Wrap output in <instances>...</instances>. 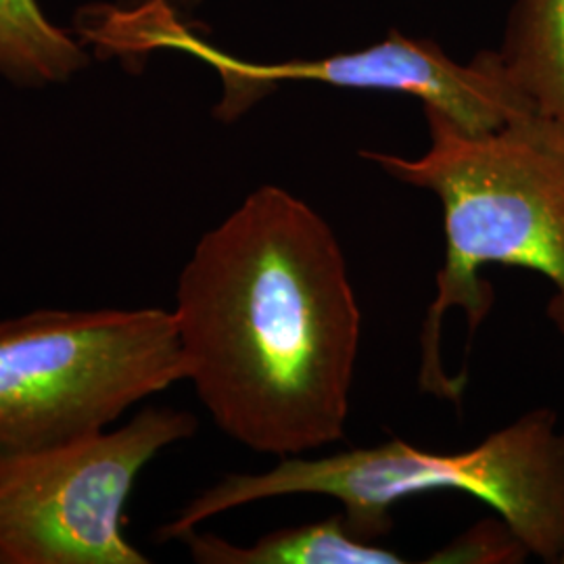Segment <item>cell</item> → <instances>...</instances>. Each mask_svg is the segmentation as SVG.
I'll return each instance as SVG.
<instances>
[{
	"label": "cell",
	"mask_w": 564,
	"mask_h": 564,
	"mask_svg": "<svg viewBox=\"0 0 564 564\" xmlns=\"http://www.w3.org/2000/svg\"><path fill=\"white\" fill-rule=\"evenodd\" d=\"M172 312L186 381L230 440L279 460L343 440L362 316L312 205L253 191L199 239Z\"/></svg>",
	"instance_id": "cell-1"
},
{
	"label": "cell",
	"mask_w": 564,
	"mask_h": 564,
	"mask_svg": "<svg viewBox=\"0 0 564 564\" xmlns=\"http://www.w3.org/2000/svg\"><path fill=\"white\" fill-rule=\"evenodd\" d=\"M431 144L421 158L360 151L395 181L433 193L444 209L445 263L423 330L421 384L458 402L463 384L440 358L442 318L464 307L470 337L491 310L484 265H517L552 284L547 318L564 337V130L527 113L491 132L473 134L433 107H423Z\"/></svg>",
	"instance_id": "cell-2"
},
{
	"label": "cell",
	"mask_w": 564,
	"mask_h": 564,
	"mask_svg": "<svg viewBox=\"0 0 564 564\" xmlns=\"http://www.w3.org/2000/svg\"><path fill=\"white\" fill-rule=\"evenodd\" d=\"M460 491L496 510L531 556L561 564L564 556V429L552 408H535L464 452H426L402 440L356 447L323 458H281L265 473H232L209 487L160 531L178 540L207 519L282 496H328L343 506L347 529L379 542L402 500Z\"/></svg>",
	"instance_id": "cell-3"
},
{
	"label": "cell",
	"mask_w": 564,
	"mask_h": 564,
	"mask_svg": "<svg viewBox=\"0 0 564 564\" xmlns=\"http://www.w3.org/2000/svg\"><path fill=\"white\" fill-rule=\"evenodd\" d=\"M181 381L170 310H36L2 321L0 458L105 431Z\"/></svg>",
	"instance_id": "cell-4"
},
{
	"label": "cell",
	"mask_w": 564,
	"mask_h": 564,
	"mask_svg": "<svg viewBox=\"0 0 564 564\" xmlns=\"http://www.w3.org/2000/svg\"><path fill=\"white\" fill-rule=\"evenodd\" d=\"M197 419L144 408L130 423L0 458V564H147L123 535L142 468Z\"/></svg>",
	"instance_id": "cell-5"
},
{
	"label": "cell",
	"mask_w": 564,
	"mask_h": 564,
	"mask_svg": "<svg viewBox=\"0 0 564 564\" xmlns=\"http://www.w3.org/2000/svg\"><path fill=\"white\" fill-rule=\"evenodd\" d=\"M174 44L199 53L223 74L226 93L218 113L224 120L237 118L281 82H321L337 88L412 95L423 107L442 111L473 134L491 132L535 113L506 76L498 51H484L473 63L463 65L449 59L435 41L391 32L384 41L362 51L260 65L226 57L191 39H178Z\"/></svg>",
	"instance_id": "cell-6"
},
{
	"label": "cell",
	"mask_w": 564,
	"mask_h": 564,
	"mask_svg": "<svg viewBox=\"0 0 564 564\" xmlns=\"http://www.w3.org/2000/svg\"><path fill=\"white\" fill-rule=\"evenodd\" d=\"M178 542L199 564H402L405 558L381 545L358 540L343 514L318 523L286 527L253 545H235L214 533L191 529Z\"/></svg>",
	"instance_id": "cell-7"
},
{
	"label": "cell",
	"mask_w": 564,
	"mask_h": 564,
	"mask_svg": "<svg viewBox=\"0 0 564 564\" xmlns=\"http://www.w3.org/2000/svg\"><path fill=\"white\" fill-rule=\"evenodd\" d=\"M498 55L531 109L564 130V0H514Z\"/></svg>",
	"instance_id": "cell-8"
},
{
	"label": "cell",
	"mask_w": 564,
	"mask_h": 564,
	"mask_svg": "<svg viewBox=\"0 0 564 564\" xmlns=\"http://www.w3.org/2000/svg\"><path fill=\"white\" fill-rule=\"evenodd\" d=\"M86 55L42 15L36 0H0V74L25 86L67 80Z\"/></svg>",
	"instance_id": "cell-9"
},
{
	"label": "cell",
	"mask_w": 564,
	"mask_h": 564,
	"mask_svg": "<svg viewBox=\"0 0 564 564\" xmlns=\"http://www.w3.org/2000/svg\"><path fill=\"white\" fill-rule=\"evenodd\" d=\"M531 556L502 517L485 519L470 527L464 535L424 558L433 564H519Z\"/></svg>",
	"instance_id": "cell-10"
},
{
	"label": "cell",
	"mask_w": 564,
	"mask_h": 564,
	"mask_svg": "<svg viewBox=\"0 0 564 564\" xmlns=\"http://www.w3.org/2000/svg\"><path fill=\"white\" fill-rule=\"evenodd\" d=\"M561 564H564V556H563V558H561Z\"/></svg>",
	"instance_id": "cell-11"
}]
</instances>
